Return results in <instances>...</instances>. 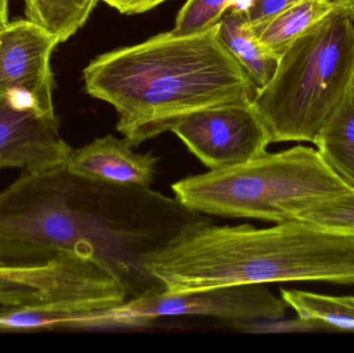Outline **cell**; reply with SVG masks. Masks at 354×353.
Instances as JSON below:
<instances>
[{
	"label": "cell",
	"instance_id": "2",
	"mask_svg": "<svg viewBox=\"0 0 354 353\" xmlns=\"http://www.w3.org/2000/svg\"><path fill=\"white\" fill-rule=\"evenodd\" d=\"M139 261L169 294L293 281L353 285L354 236L301 220L268 228L192 221Z\"/></svg>",
	"mask_w": 354,
	"mask_h": 353
},
{
	"label": "cell",
	"instance_id": "1",
	"mask_svg": "<svg viewBox=\"0 0 354 353\" xmlns=\"http://www.w3.org/2000/svg\"><path fill=\"white\" fill-rule=\"evenodd\" d=\"M87 93L113 106L116 130L137 147L192 112L253 102L258 89L218 35L160 33L97 56L83 70Z\"/></svg>",
	"mask_w": 354,
	"mask_h": 353
},
{
	"label": "cell",
	"instance_id": "9",
	"mask_svg": "<svg viewBox=\"0 0 354 353\" xmlns=\"http://www.w3.org/2000/svg\"><path fill=\"white\" fill-rule=\"evenodd\" d=\"M72 147L56 116L21 109L0 99V169L35 171L66 165Z\"/></svg>",
	"mask_w": 354,
	"mask_h": 353
},
{
	"label": "cell",
	"instance_id": "7",
	"mask_svg": "<svg viewBox=\"0 0 354 353\" xmlns=\"http://www.w3.org/2000/svg\"><path fill=\"white\" fill-rule=\"evenodd\" d=\"M171 132L209 170L247 163L266 153L270 144L253 102L197 110L181 118Z\"/></svg>",
	"mask_w": 354,
	"mask_h": 353
},
{
	"label": "cell",
	"instance_id": "16",
	"mask_svg": "<svg viewBox=\"0 0 354 353\" xmlns=\"http://www.w3.org/2000/svg\"><path fill=\"white\" fill-rule=\"evenodd\" d=\"M297 220L354 236V190L311 205Z\"/></svg>",
	"mask_w": 354,
	"mask_h": 353
},
{
	"label": "cell",
	"instance_id": "23",
	"mask_svg": "<svg viewBox=\"0 0 354 353\" xmlns=\"http://www.w3.org/2000/svg\"><path fill=\"white\" fill-rule=\"evenodd\" d=\"M336 1L347 10L354 22V0H336Z\"/></svg>",
	"mask_w": 354,
	"mask_h": 353
},
{
	"label": "cell",
	"instance_id": "3",
	"mask_svg": "<svg viewBox=\"0 0 354 353\" xmlns=\"http://www.w3.org/2000/svg\"><path fill=\"white\" fill-rule=\"evenodd\" d=\"M354 86V22L336 10L283 52L253 106L270 143H315L330 114Z\"/></svg>",
	"mask_w": 354,
	"mask_h": 353
},
{
	"label": "cell",
	"instance_id": "6",
	"mask_svg": "<svg viewBox=\"0 0 354 353\" xmlns=\"http://www.w3.org/2000/svg\"><path fill=\"white\" fill-rule=\"evenodd\" d=\"M287 304L264 284L226 286L185 294L149 292L105 310L79 313L71 327H145L163 317L207 316L234 325L279 321L286 315Z\"/></svg>",
	"mask_w": 354,
	"mask_h": 353
},
{
	"label": "cell",
	"instance_id": "11",
	"mask_svg": "<svg viewBox=\"0 0 354 353\" xmlns=\"http://www.w3.org/2000/svg\"><path fill=\"white\" fill-rule=\"evenodd\" d=\"M218 35L256 88H263L274 76L280 58L260 43L247 14L227 10L218 23Z\"/></svg>",
	"mask_w": 354,
	"mask_h": 353
},
{
	"label": "cell",
	"instance_id": "14",
	"mask_svg": "<svg viewBox=\"0 0 354 353\" xmlns=\"http://www.w3.org/2000/svg\"><path fill=\"white\" fill-rule=\"evenodd\" d=\"M97 0H24L25 15L60 43L68 41L91 16Z\"/></svg>",
	"mask_w": 354,
	"mask_h": 353
},
{
	"label": "cell",
	"instance_id": "8",
	"mask_svg": "<svg viewBox=\"0 0 354 353\" xmlns=\"http://www.w3.org/2000/svg\"><path fill=\"white\" fill-rule=\"evenodd\" d=\"M58 39L26 20L0 30V99L21 109L56 116L51 56Z\"/></svg>",
	"mask_w": 354,
	"mask_h": 353
},
{
	"label": "cell",
	"instance_id": "20",
	"mask_svg": "<svg viewBox=\"0 0 354 353\" xmlns=\"http://www.w3.org/2000/svg\"><path fill=\"white\" fill-rule=\"evenodd\" d=\"M103 1L122 14L134 15L153 10V8L167 0H103Z\"/></svg>",
	"mask_w": 354,
	"mask_h": 353
},
{
	"label": "cell",
	"instance_id": "4",
	"mask_svg": "<svg viewBox=\"0 0 354 353\" xmlns=\"http://www.w3.org/2000/svg\"><path fill=\"white\" fill-rule=\"evenodd\" d=\"M353 190L317 149L303 145L172 184L177 202L194 213L276 224Z\"/></svg>",
	"mask_w": 354,
	"mask_h": 353
},
{
	"label": "cell",
	"instance_id": "22",
	"mask_svg": "<svg viewBox=\"0 0 354 353\" xmlns=\"http://www.w3.org/2000/svg\"><path fill=\"white\" fill-rule=\"evenodd\" d=\"M8 23V0H0V30Z\"/></svg>",
	"mask_w": 354,
	"mask_h": 353
},
{
	"label": "cell",
	"instance_id": "19",
	"mask_svg": "<svg viewBox=\"0 0 354 353\" xmlns=\"http://www.w3.org/2000/svg\"><path fill=\"white\" fill-rule=\"evenodd\" d=\"M301 0H255L247 12L251 25L259 24Z\"/></svg>",
	"mask_w": 354,
	"mask_h": 353
},
{
	"label": "cell",
	"instance_id": "17",
	"mask_svg": "<svg viewBox=\"0 0 354 353\" xmlns=\"http://www.w3.org/2000/svg\"><path fill=\"white\" fill-rule=\"evenodd\" d=\"M230 0H187L179 10L172 29L177 35H191L212 28L220 23Z\"/></svg>",
	"mask_w": 354,
	"mask_h": 353
},
{
	"label": "cell",
	"instance_id": "13",
	"mask_svg": "<svg viewBox=\"0 0 354 353\" xmlns=\"http://www.w3.org/2000/svg\"><path fill=\"white\" fill-rule=\"evenodd\" d=\"M314 144L324 162L354 190V86L330 114Z\"/></svg>",
	"mask_w": 354,
	"mask_h": 353
},
{
	"label": "cell",
	"instance_id": "18",
	"mask_svg": "<svg viewBox=\"0 0 354 353\" xmlns=\"http://www.w3.org/2000/svg\"><path fill=\"white\" fill-rule=\"evenodd\" d=\"M253 332L257 333H313V332H334L328 325L322 321H311V319L297 318L292 321H266L262 325L252 327Z\"/></svg>",
	"mask_w": 354,
	"mask_h": 353
},
{
	"label": "cell",
	"instance_id": "5",
	"mask_svg": "<svg viewBox=\"0 0 354 353\" xmlns=\"http://www.w3.org/2000/svg\"><path fill=\"white\" fill-rule=\"evenodd\" d=\"M124 280L111 265L59 254L46 260L0 265V309L62 307L89 313L127 300Z\"/></svg>",
	"mask_w": 354,
	"mask_h": 353
},
{
	"label": "cell",
	"instance_id": "15",
	"mask_svg": "<svg viewBox=\"0 0 354 353\" xmlns=\"http://www.w3.org/2000/svg\"><path fill=\"white\" fill-rule=\"evenodd\" d=\"M281 298L301 318L322 321L334 332H354V296L281 289Z\"/></svg>",
	"mask_w": 354,
	"mask_h": 353
},
{
	"label": "cell",
	"instance_id": "10",
	"mask_svg": "<svg viewBox=\"0 0 354 353\" xmlns=\"http://www.w3.org/2000/svg\"><path fill=\"white\" fill-rule=\"evenodd\" d=\"M159 158L137 153L127 139L112 135L95 139L72 149L66 168L75 175L103 184L124 188H149L155 178Z\"/></svg>",
	"mask_w": 354,
	"mask_h": 353
},
{
	"label": "cell",
	"instance_id": "21",
	"mask_svg": "<svg viewBox=\"0 0 354 353\" xmlns=\"http://www.w3.org/2000/svg\"><path fill=\"white\" fill-rule=\"evenodd\" d=\"M254 2H255V0H230L228 10H234V12H245L247 14L253 6Z\"/></svg>",
	"mask_w": 354,
	"mask_h": 353
},
{
	"label": "cell",
	"instance_id": "12",
	"mask_svg": "<svg viewBox=\"0 0 354 353\" xmlns=\"http://www.w3.org/2000/svg\"><path fill=\"white\" fill-rule=\"evenodd\" d=\"M337 6L336 0H301L268 20L251 26L260 43L280 58L293 41L334 12Z\"/></svg>",
	"mask_w": 354,
	"mask_h": 353
}]
</instances>
